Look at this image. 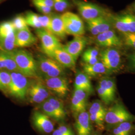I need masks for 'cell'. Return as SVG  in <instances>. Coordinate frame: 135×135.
Wrapping results in <instances>:
<instances>
[{
    "instance_id": "6da1fadb",
    "label": "cell",
    "mask_w": 135,
    "mask_h": 135,
    "mask_svg": "<svg viewBox=\"0 0 135 135\" xmlns=\"http://www.w3.org/2000/svg\"><path fill=\"white\" fill-rule=\"evenodd\" d=\"M12 53L20 73L27 78H39L37 61L31 54L24 50H15Z\"/></svg>"
},
{
    "instance_id": "7a4b0ae2",
    "label": "cell",
    "mask_w": 135,
    "mask_h": 135,
    "mask_svg": "<svg viewBox=\"0 0 135 135\" xmlns=\"http://www.w3.org/2000/svg\"><path fill=\"white\" fill-rule=\"evenodd\" d=\"M36 61L39 77H56L63 76L65 74V68L52 58L39 56Z\"/></svg>"
},
{
    "instance_id": "3957f363",
    "label": "cell",
    "mask_w": 135,
    "mask_h": 135,
    "mask_svg": "<svg viewBox=\"0 0 135 135\" xmlns=\"http://www.w3.org/2000/svg\"><path fill=\"white\" fill-rule=\"evenodd\" d=\"M10 74L11 81L8 94L16 99L24 100L27 97L30 80L19 72L10 73Z\"/></svg>"
},
{
    "instance_id": "277c9868",
    "label": "cell",
    "mask_w": 135,
    "mask_h": 135,
    "mask_svg": "<svg viewBox=\"0 0 135 135\" xmlns=\"http://www.w3.org/2000/svg\"><path fill=\"white\" fill-rule=\"evenodd\" d=\"M82 18L86 21L101 17H107L110 13L101 6L81 0H72Z\"/></svg>"
},
{
    "instance_id": "5b68a950",
    "label": "cell",
    "mask_w": 135,
    "mask_h": 135,
    "mask_svg": "<svg viewBox=\"0 0 135 135\" xmlns=\"http://www.w3.org/2000/svg\"><path fill=\"white\" fill-rule=\"evenodd\" d=\"M50 93L43 80L39 78L30 81L27 97L31 103L41 104L51 96Z\"/></svg>"
},
{
    "instance_id": "8992f818",
    "label": "cell",
    "mask_w": 135,
    "mask_h": 135,
    "mask_svg": "<svg viewBox=\"0 0 135 135\" xmlns=\"http://www.w3.org/2000/svg\"><path fill=\"white\" fill-rule=\"evenodd\" d=\"M16 33L11 21L0 23V50L12 52L15 50Z\"/></svg>"
},
{
    "instance_id": "52a82bcc",
    "label": "cell",
    "mask_w": 135,
    "mask_h": 135,
    "mask_svg": "<svg viewBox=\"0 0 135 135\" xmlns=\"http://www.w3.org/2000/svg\"><path fill=\"white\" fill-rule=\"evenodd\" d=\"M135 119L124 106L117 103L107 111L105 121L110 125H118L125 122H130Z\"/></svg>"
},
{
    "instance_id": "ba28073f",
    "label": "cell",
    "mask_w": 135,
    "mask_h": 135,
    "mask_svg": "<svg viewBox=\"0 0 135 135\" xmlns=\"http://www.w3.org/2000/svg\"><path fill=\"white\" fill-rule=\"evenodd\" d=\"M67 35L75 36H83L85 33V26L81 18L70 12L61 15Z\"/></svg>"
},
{
    "instance_id": "9c48e42d",
    "label": "cell",
    "mask_w": 135,
    "mask_h": 135,
    "mask_svg": "<svg viewBox=\"0 0 135 135\" xmlns=\"http://www.w3.org/2000/svg\"><path fill=\"white\" fill-rule=\"evenodd\" d=\"M36 33L41 42L44 53L48 57L54 50L63 46L57 37L45 29H37Z\"/></svg>"
},
{
    "instance_id": "30bf717a",
    "label": "cell",
    "mask_w": 135,
    "mask_h": 135,
    "mask_svg": "<svg viewBox=\"0 0 135 135\" xmlns=\"http://www.w3.org/2000/svg\"><path fill=\"white\" fill-rule=\"evenodd\" d=\"M44 84L50 92L62 99L67 95L69 91L67 79L64 76L43 78Z\"/></svg>"
},
{
    "instance_id": "8fae6325",
    "label": "cell",
    "mask_w": 135,
    "mask_h": 135,
    "mask_svg": "<svg viewBox=\"0 0 135 135\" xmlns=\"http://www.w3.org/2000/svg\"><path fill=\"white\" fill-rule=\"evenodd\" d=\"M100 59L109 73L116 72L121 65L120 54L115 48H108L102 51Z\"/></svg>"
},
{
    "instance_id": "7c38bea8",
    "label": "cell",
    "mask_w": 135,
    "mask_h": 135,
    "mask_svg": "<svg viewBox=\"0 0 135 135\" xmlns=\"http://www.w3.org/2000/svg\"><path fill=\"white\" fill-rule=\"evenodd\" d=\"M51 15H40L32 11H29L26 13L25 17L28 26L36 30L43 29L50 32Z\"/></svg>"
},
{
    "instance_id": "4fadbf2b",
    "label": "cell",
    "mask_w": 135,
    "mask_h": 135,
    "mask_svg": "<svg viewBox=\"0 0 135 135\" xmlns=\"http://www.w3.org/2000/svg\"><path fill=\"white\" fill-rule=\"evenodd\" d=\"M95 37L97 44L102 47L106 48L120 47L123 45L121 39L113 30L104 32Z\"/></svg>"
},
{
    "instance_id": "5bb4252c",
    "label": "cell",
    "mask_w": 135,
    "mask_h": 135,
    "mask_svg": "<svg viewBox=\"0 0 135 135\" xmlns=\"http://www.w3.org/2000/svg\"><path fill=\"white\" fill-rule=\"evenodd\" d=\"M89 32L94 36L113 30L111 22L107 17H101L86 21Z\"/></svg>"
},
{
    "instance_id": "9a60e30c",
    "label": "cell",
    "mask_w": 135,
    "mask_h": 135,
    "mask_svg": "<svg viewBox=\"0 0 135 135\" xmlns=\"http://www.w3.org/2000/svg\"><path fill=\"white\" fill-rule=\"evenodd\" d=\"M32 121L35 127L40 132L50 134L53 132L54 124L50 118L40 111H35L32 116Z\"/></svg>"
},
{
    "instance_id": "2e32d148",
    "label": "cell",
    "mask_w": 135,
    "mask_h": 135,
    "mask_svg": "<svg viewBox=\"0 0 135 135\" xmlns=\"http://www.w3.org/2000/svg\"><path fill=\"white\" fill-rule=\"evenodd\" d=\"M87 39L83 36H75L72 40L63 46L68 53L70 54L76 61L86 46Z\"/></svg>"
},
{
    "instance_id": "e0dca14e",
    "label": "cell",
    "mask_w": 135,
    "mask_h": 135,
    "mask_svg": "<svg viewBox=\"0 0 135 135\" xmlns=\"http://www.w3.org/2000/svg\"><path fill=\"white\" fill-rule=\"evenodd\" d=\"M88 95L87 92L82 90L74 89L71 100V108L76 115L86 111Z\"/></svg>"
},
{
    "instance_id": "ac0fdd59",
    "label": "cell",
    "mask_w": 135,
    "mask_h": 135,
    "mask_svg": "<svg viewBox=\"0 0 135 135\" xmlns=\"http://www.w3.org/2000/svg\"><path fill=\"white\" fill-rule=\"evenodd\" d=\"M49 57L57 61L65 68H73L76 66V61L70 54L63 48V46L54 50Z\"/></svg>"
},
{
    "instance_id": "d6986e66",
    "label": "cell",
    "mask_w": 135,
    "mask_h": 135,
    "mask_svg": "<svg viewBox=\"0 0 135 135\" xmlns=\"http://www.w3.org/2000/svg\"><path fill=\"white\" fill-rule=\"evenodd\" d=\"M75 123V128L78 135H91L92 127L90 115L87 111L78 114Z\"/></svg>"
},
{
    "instance_id": "ffe728a7",
    "label": "cell",
    "mask_w": 135,
    "mask_h": 135,
    "mask_svg": "<svg viewBox=\"0 0 135 135\" xmlns=\"http://www.w3.org/2000/svg\"><path fill=\"white\" fill-rule=\"evenodd\" d=\"M37 41V39L28 29L16 31V48H25L33 46Z\"/></svg>"
},
{
    "instance_id": "44dd1931",
    "label": "cell",
    "mask_w": 135,
    "mask_h": 135,
    "mask_svg": "<svg viewBox=\"0 0 135 135\" xmlns=\"http://www.w3.org/2000/svg\"><path fill=\"white\" fill-rule=\"evenodd\" d=\"M50 32L58 39L66 38L67 34L61 15L52 13L51 15V25Z\"/></svg>"
},
{
    "instance_id": "7402d4cb",
    "label": "cell",
    "mask_w": 135,
    "mask_h": 135,
    "mask_svg": "<svg viewBox=\"0 0 135 135\" xmlns=\"http://www.w3.org/2000/svg\"><path fill=\"white\" fill-rule=\"evenodd\" d=\"M0 70L10 73L19 72L12 52L0 50Z\"/></svg>"
},
{
    "instance_id": "603a6c76",
    "label": "cell",
    "mask_w": 135,
    "mask_h": 135,
    "mask_svg": "<svg viewBox=\"0 0 135 135\" xmlns=\"http://www.w3.org/2000/svg\"><path fill=\"white\" fill-rule=\"evenodd\" d=\"M74 88L81 89L88 94L93 93V88L90 81V78L84 72L78 71L75 80Z\"/></svg>"
},
{
    "instance_id": "cb8c5ba5",
    "label": "cell",
    "mask_w": 135,
    "mask_h": 135,
    "mask_svg": "<svg viewBox=\"0 0 135 135\" xmlns=\"http://www.w3.org/2000/svg\"><path fill=\"white\" fill-rule=\"evenodd\" d=\"M83 72L90 78L96 77L109 73L101 62L93 65L85 64L83 66Z\"/></svg>"
},
{
    "instance_id": "d4e9b609",
    "label": "cell",
    "mask_w": 135,
    "mask_h": 135,
    "mask_svg": "<svg viewBox=\"0 0 135 135\" xmlns=\"http://www.w3.org/2000/svg\"><path fill=\"white\" fill-rule=\"evenodd\" d=\"M58 115L59 121L64 120L66 117V111L61 99L57 97L50 96L47 99Z\"/></svg>"
},
{
    "instance_id": "484cf974",
    "label": "cell",
    "mask_w": 135,
    "mask_h": 135,
    "mask_svg": "<svg viewBox=\"0 0 135 135\" xmlns=\"http://www.w3.org/2000/svg\"><path fill=\"white\" fill-rule=\"evenodd\" d=\"M99 55V50L96 48H90L84 52L82 59L85 64L93 65L99 62L98 56Z\"/></svg>"
},
{
    "instance_id": "4316f807",
    "label": "cell",
    "mask_w": 135,
    "mask_h": 135,
    "mask_svg": "<svg viewBox=\"0 0 135 135\" xmlns=\"http://www.w3.org/2000/svg\"><path fill=\"white\" fill-rule=\"evenodd\" d=\"M98 86L107 92L113 99L115 98L116 92L115 83L111 78H103L100 80Z\"/></svg>"
},
{
    "instance_id": "83f0119b",
    "label": "cell",
    "mask_w": 135,
    "mask_h": 135,
    "mask_svg": "<svg viewBox=\"0 0 135 135\" xmlns=\"http://www.w3.org/2000/svg\"><path fill=\"white\" fill-rule=\"evenodd\" d=\"M11 81L10 73L0 70V90L6 94H8Z\"/></svg>"
},
{
    "instance_id": "f1b7e54d",
    "label": "cell",
    "mask_w": 135,
    "mask_h": 135,
    "mask_svg": "<svg viewBox=\"0 0 135 135\" xmlns=\"http://www.w3.org/2000/svg\"><path fill=\"white\" fill-rule=\"evenodd\" d=\"M40 109L42 112L47 116L57 121H59L57 113L54 109L53 107L47 100L40 104Z\"/></svg>"
},
{
    "instance_id": "f546056e",
    "label": "cell",
    "mask_w": 135,
    "mask_h": 135,
    "mask_svg": "<svg viewBox=\"0 0 135 135\" xmlns=\"http://www.w3.org/2000/svg\"><path fill=\"white\" fill-rule=\"evenodd\" d=\"M107 110L103 105L102 102L99 101L94 102L89 108V114L100 115L105 116Z\"/></svg>"
},
{
    "instance_id": "4dcf8cb0",
    "label": "cell",
    "mask_w": 135,
    "mask_h": 135,
    "mask_svg": "<svg viewBox=\"0 0 135 135\" xmlns=\"http://www.w3.org/2000/svg\"><path fill=\"white\" fill-rule=\"evenodd\" d=\"M11 22L16 31L29 28L25 17L24 16L20 15H17Z\"/></svg>"
},
{
    "instance_id": "1f68e13d",
    "label": "cell",
    "mask_w": 135,
    "mask_h": 135,
    "mask_svg": "<svg viewBox=\"0 0 135 135\" xmlns=\"http://www.w3.org/2000/svg\"><path fill=\"white\" fill-rule=\"evenodd\" d=\"M125 23L128 30V33L135 32V15L125 14L121 15Z\"/></svg>"
},
{
    "instance_id": "d6a6232c",
    "label": "cell",
    "mask_w": 135,
    "mask_h": 135,
    "mask_svg": "<svg viewBox=\"0 0 135 135\" xmlns=\"http://www.w3.org/2000/svg\"><path fill=\"white\" fill-rule=\"evenodd\" d=\"M53 2L54 9L60 13H63L69 10L71 4L69 0H52Z\"/></svg>"
},
{
    "instance_id": "836d02e7",
    "label": "cell",
    "mask_w": 135,
    "mask_h": 135,
    "mask_svg": "<svg viewBox=\"0 0 135 135\" xmlns=\"http://www.w3.org/2000/svg\"><path fill=\"white\" fill-rule=\"evenodd\" d=\"M122 135H130L134 129V125L130 122H125L117 126Z\"/></svg>"
},
{
    "instance_id": "e575fe53",
    "label": "cell",
    "mask_w": 135,
    "mask_h": 135,
    "mask_svg": "<svg viewBox=\"0 0 135 135\" xmlns=\"http://www.w3.org/2000/svg\"><path fill=\"white\" fill-rule=\"evenodd\" d=\"M36 8L43 15H50L52 14L53 9L41 3L38 0H31Z\"/></svg>"
},
{
    "instance_id": "d590c367",
    "label": "cell",
    "mask_w": 135,
    "mask_h": 135,
    "mask_svg": "<svg viewBox=\"0 0 135 135\" xmlns=\"http://www.w3.org/2000/svg\"><path fill=\"white\" fill-rule=\"evenodd\" d=\"M97 91L99 96L100 97L102 101L106 104H110L114 101V99L99 86L97 87Z\"/></svg>"
},
{
    "instance_id": "8d00e7d4",
    "label": "cell",
    "mask_w": 135,
    "mask_h": 135,
    "mask_svg": "<svg viewBox=\"0 0 135 135\" xmlns=\"http://www.w3.org/2000/svg\"><path fill=\"white\" fill-rule=\"evenodd\" d=\"M122 35L124 43L126 45L135 50V32L123 34Z\"/></svg>"
},
{
    "instance_id": "74e56055",
    "label": "cell",
    "mask_w": 135,
    "mask_h": 135,
    "mask_svg": "<svg viewBox=\"0 0 135 135\" xmlns=\"http://www.w3.org/2000/svg\"><path fill=\"white\" fill-rule=\"evenodd\" d=\"M105 116L100 115L91 114L90 115V119L91 122L96 124L100 128L103 129L104 127V122L105 121Z\"/></svg>"
},
{
    "instance_id": "f35d334b",
    "label": "cell",
    "mask_w": 135,
    "mask_h": 135,
    "mask_svg": "<svg viewBox=\"0 0 135 135\" xmlns=\"http://www.w3.org/2000/svg\"><path fill=\"white\" fill-rule=\"evenodd\" d=\"M58 129L64 135H74L72 130L67 126H60Z\"/></svg>"
},
{
    "instance_id": "ab89813d",
    "label": "cell",
    "mask_w": 135,
    "mask_h": 135,
    "mask_svg": "<svg viewBox=\"0 0 135 135\" xmlns=\"http://www.w3.org/2000/svg\"><path fill=\"white\" fill-rule=\"evenodd\" d=\"M41 3H43L44 5L47 6L49 8H52V9H54L53 2L52 0H38Z\"/></svg>"
},
{
    "instance_id": "60d3db41",
    "label": "cell",
    "mask_w": 135,
    "mask_h": 135,
    "mask_svg": "<svg viewBox=\"0 0 135 135\" xmlns=\"http://www.w3.org/2000/svg\"><path fill=\"white\" fill-rule=\"evenodd\" d=\"M129 60L131 67L135 69V52L130 55L129 57Z\"/></svg>"
},
{
    "instance_id": "b9f144b4",
    "label": "cell",
    "mask_w": 135,
    "mask_h": 135,
    "mask_svg": "<svg viewBox=\"0 0 135 135\" xmlns=\"http://www.w3.org/2000/svg\"><path fill=\"white\" fill-rule=\"evenodd\" d=\"M52 135H64L63 134V133L59 130L58 129L57 130L54 131L53 132Z\"/></svg>"
},
{
    "instance_id": "7bdbcfd3",
    "label": "cell",
    "mask_w": 135,
    "mask_h": 135,
    "mask_svg": "<svg viewBox=\"0 0 135 135\" xmlns=\"http://www.w3.org/2000/svg\"><path fill=\"white\" fill-rule=\"evenodd\" d=\"M132 8V10L135 13V3H134L133 4H132V7H131Z\"/></svg>"
},
{
    "instance_id": "ee69618b",
    "label": "cell",
    "mask_w": 135,
    "mask_h": 135,
    "mask_svg": "<svg viewBox=\"0 0 135 135\" xmlns=\"http://www.w3.org/2000/svg\"><path fill=\"white\" fill-rule=\"evenodd\" d=\"M97 135V134H93V135Z\"/></svg>"
}]
</instances>
